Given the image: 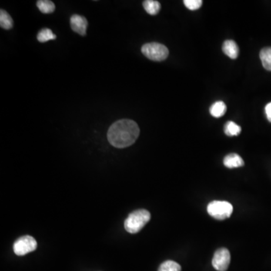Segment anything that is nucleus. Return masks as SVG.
I'll return each mask as SVG.
<instances>
[{
  "label": "nucleus",
  "mask_w": 271,
  "mask_h": 271,
  "mask_svg": "<svg viewBox=\"0 0 271 271\" xmlns=\"http://www.w3.org/2000/svg\"><path fill=\"white\" fill-rule=\"evenodd\" d=\"M139 135V128L135 121L121 119L111 125L107 138L115 148H124L133 145Z\"/></svg>",
  "instance_id": "1"
},
{
  "label": "nucleus",
  "mask_w": 271,
  "mask_h": 271,
  "mask_svg": "<svg viewBox=\"0 0 271 271\" xmlns=\"http://www.w3.org/2000/svg\"><path fill=\"white\" fill-rule=\"evenodd\" d=\"M151 219L150 212L146 209H138L131 212L125 222L127 232L136 234L140 232Z\"/></svg>",
  "instance_id": "2"
},
{
  "label": "nucleus",
  "mask_w": 271,
  "mask_h": 271,
  "mask_svg": "<svg viewBox=\"0 0 271 271\" xmlns=\"http://www.w3.org/2000/svg\"><path fill=\"white\" fill-rule=\"evenodd\" d=\"M233 210V206L227 201H212L207 206L209 215L218 220L228 219L232 215Z\"/></svg>",
  "instance_id": "3"
},
{
  "label": "nucleus",
  "mask_w": 271,
  "mask_h": 271,
  "mask_svg": "<svg viewBox=\"0 0 271 271\" xmlns=\"http://www.w3.org/2000/svg\"><path fill=\"white\" fill-rule=\"evenodd\" d=\"M142 54L148 58L154 61H163L168 58L169 55L168 48L162 44L152 42L142 45Z\"/></svg>",
  "instance_id": "4"
},
{
  "label": "nucleus",
  "mask_w": 271,
  "mask_h": 271,
  "mask_svg": "<svg viewBox=\"0 0 271 271\" xmlns=\"http://www.w3.org/2000/svg\"><path fill=\"white\" fill-rule=\"evenodd\" d=\"M14 252L18 256H23L36 249L37 242L33 237L24 236L14 243Z\"/></svg>",
  "instance_id": "5"
},
{
  "label": "nucleus",
  "mask_w": 271,
  "mask_h": 271,
  "mask_svg": "<svg viewBox=\"0 0 271 271\" xmlns=\"http://www.w3.org/2000/svg\"><path fill=\"white\" fill-rule=\"evenodd\" d=\"M231 262V254L225 248L217 249L212 259V266L218 271H226Z\"/></svg>",
  "instance_id": "6"
},
{
  "label": "nucleus",
  "mask_w": 271,
  "mask_h": 271,
  "mask_svg": "<svg viewBox=\"0 0 271 271\" xmlns=\"http://www.w3.org/2000/svg\"><path fill=\"white\" fill-rule=\"evenodd\" d=\"M70 25L74 32L81 35H86L88 23L85 17L78 15H72L70 18Z\"/></svg>",
  "instance_id": "7"
},
{
  "label": "nucleus",
  "mask_w": 271,
  "mask_h": 271,
  "mask_svg": "<svg viewBox=\"0 0 271 271\" xmlns=\"http://www.w3.org/2000/svg\"><path fill=\"white\" fill-rule=\"evenodd\" d=\"M222 51L231 59H236L239 56V47L233 40H226L222 45Z\"/></svg>",
  "instance_id": "8"
},
{
  "label": "nucleus",
  "mask_w": 271,
  "mask_h": 271,
  "mask_svg": "<svg viewBox=\"0 0 271 271\" xmlns=\"http://www.w3.org/2000/svg\"><path fill=\"white\" fill-rule=\"evenodd\" d=\"M224 165L229 169L240 168L244 165L242 158L237 154L232 153L226 155L224 158Z\"/></svg>",
  "instance_id": "9"
},
{
  "label": "nucleus",
  "mask_w": 271,
  "mask_h": 271,
  "mask_svg": "<svg viewBox=\"0 0 271 271\" xmlns=\"http://www.w3.org/2000/svg\"><path fill=\"white\" fill-rule=\"evenodd\" d=\"M227 111V106L222 101H217L212 104L209 108V112L215 118H220L225 115Z\"/></svg>",
  "instance_id": "10"
},
{
  "label": "nucleus",
  "mask_w": 271,
  "mask_h": 271,
  "mask_svg": "<svg viewBox=\"0 0 271 271\" xmlns=\"http://www.w3.org/2000/svg\"><path fill=\"white\" fill-rule=\"evenodd\" d=\"M142 5L145 11L150 15H156L161 10V4L155 0H145Z\"/></svg>",
  "instance_id": "11"
},
{
  "label": "nucleus",
  "mask_w": 271,
  "mask_h": 271,
  "mask_svg": "<svg viewBox=\"0 0 271 271\" xmlns=\"http://www.w3.org/2000/svg\"><path fill=\"white\" fill-rule=\"evenodd\" d=\"M260 59L262 61V66L267 70L271 71V48H267L262 49L260 52Z\"/></svg>",
  "instance_id": "12"
},
{
  "label": "nucleus",
  "mask_w": 271,
  "mask_h": 271,
  "mask_svg": "<svg viewBox=\"0 0 271 271\" xmlns=\"http://www.w3.org/2000/svg\"><path fill=\"white\" fill-rule=\"evenodd\" d=\"M36 5L40 11L44 14H51L55 10V5L49 0H39L37 1Z\"/></svg>",
  "instance_id": "13"
},
{
  "label": "nucleus",
  "mask_w": 271,
  "mask_h": 271,
  "mask_svg": "<svg viewBox=\"0 0 271 271\" xmlns=\"http://www.w3.org/2000/svg\"><path fill=\"white\" fill-rule=\"evenodd\" d=\"M0 26L5 30L11 29L13 27V20L9 14L5 10L1 9L0 11Z\"/></svg>",
  "instance_id": "14"
},
{
  "label": "nucleus",
  "mask_w": 271,
  "mask_h": 271,
  "mask_svg": "<svg viewBox=\"0 0 271 271\" xmlns=\"http://www.w3.org/2000/svg\"><path fill=\"white\" fill-rule=\"evenodd\" d=\"M225 134L228 136H238L241 133V128L233 121H228L225 125Z\"/></svg>",
  "instance_id": "15"
},
{
  "label": "nucleus",
  "mask_w": 271,
  "mask_h": 271,
  "mask_svg": "<svg viewBox=\"0 0 271 271\" xmlns=\"http://www.w3.org/2000/svg\"><path fill=\"white\" fill-rule=\"evenodd\" d=\"M56 35H54L51 30L48 28L41 30L37 35V39L40 42H48L49 40L56 39Z\"/></svg>",
  "instance_id": "16"
},
{
  "label": "nucleus",
  "mask_w": 271,
  "mask_h": 271,
  "mask_svg": "<svg viewBox=\"0 0 271 271\" xmlns=\"http://www.w3.org/2000/svg\"><path fill=\"white\" fill-rule=\"evenodd\" d=\"M158 271H181V266L173 261H166L161 264Z\"/></svg>",
  "instance_id": "17"
},
{
  "label": "nucleus",
  "mask_w": 271,
  "mask_h": 271,
  "mask_svg": "<svg viewBox=\"0 0 271 271\" xmlns=\"http://www.w3.org/2000/svg\"><path fill=\"white\" fill-rule=\"evenodd\" d=\"M203 2L201 0H185L184 5L189 10H198L202 6Z\"/></svg>",
  "instance_id": "18"
},
{
  "label": "nucleus",
  "mask_w": 271,
  "mask_h": 271,
  "mask_svg": "<svg viewBox=\"0 0 271 271\" xmlns=\"http://www.w3.org/2000/svg\"><path fill=\"white\" fill-rule=\"evenodd\" d=\"M265 113H266L268 121L271 122V102L265 106Z\"/></svg>",
  "instance_id": "19"
}]
</instances>
